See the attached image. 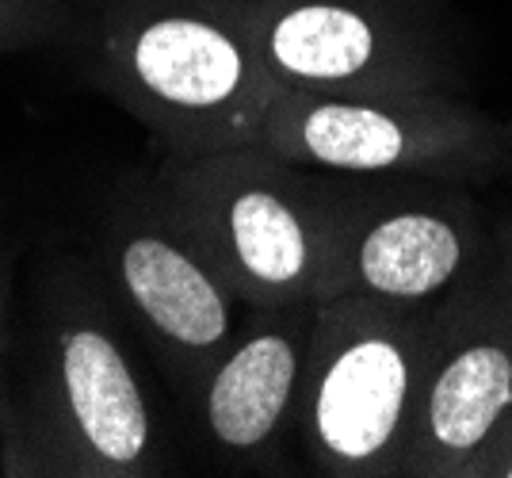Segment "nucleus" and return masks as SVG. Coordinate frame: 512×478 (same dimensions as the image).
<instances>
[{"mask_svg":"<svg viewBox=\"0 0 512 478\" xmlns=\"http://www.w3.org/2000/svg\"><path fill=\"white\" fill-rule=\"evenodd\" d=\"M512 421V287L490 261L436 303L402 478H467Z\"/></svg>","mask_w":512,"mask_h":478,"instance_id":"nucleus-9","label":"nucleus"},{"mask_svg":"<svg viewBox=\"0 0 512 478\" xmlns=\"http://www.w3.org/2000/svg\"><path fill=\"white\" fill-rule=\"evenodd\" d=\"M16 387L0 379V467L43 478L172 475L169 436L85 253L39 272Z\"/></svg>","mask_w":512,"mask_h":478,"instance_id":"nucleus-1","label":"nucleus"},{"mask_svg":"<svg viewBox=\"0 0 512 478\" xmlns=\"http://www.w3.org/2000/svg\"><path fill=\"white\" fill-rule=\"evenodd\" d=\"M432 306L321 299L299 402V448L329 478H402L425 379Z\"/></svg>","mask_w":512,"mask_h":478,"instance_id":"nucleus-4","label":"nucleus"},{"mask_svg":"<svg viewBox=\"0 0 512 478\" xmlns=\"http://www.w3.org/2000/svg\"><path fill=\"white\" fill-rule=\"evenodd\" d=\"M4 333H8V268L0 257V356H4Z\"/></svg>","mask_w":512,"mask_h":478,"instance_id":"nucleus-14","label":"nucleus"},{"mask_svg":"<svg viewBox=\"0 0 512 478\" xmlns=\"http://www.w3.org/2000/svg\"><path fill=\"white\" fill-rule=\"evenodd\" d=\"M467 478H512V421L493 436V444L474 459Z\"/></svg>","mask_w":512,"mask_h":478,"instance_id":"nucleus-12","label":"nucleus"},{"mask_svg":"<svg viewBox=\"0 0 512 478\" xmlns=\"http://www.w3.org/2000/svg\"><path fill=\"white\" fill-rule=\"evenodd\" d=\"M69 0H0V58L58 50L69 31Z\"/></svg>","mask_w":512,"mask_h":478,"instance_id":"nucleus-11","label":"nucleus"},{"mask_svg":"<svg viewBox=\"0 0 512 478\" xmlns=\"http://www.w3.org/2000/svg\"><path fill=\"white\" fill-rule=\"evenodd\" d=\"M58 54L169 157L256 146L279 81L241 0H69Z\"/></svg>","mask_w":512,"mask_h":478,"instance_id":"nucleus-2","label":"nucleus"},{"mask_svg":"<svg viewBox=\"0 0 512 478\" xmlns=\"http://www.w3.org/2000/svg\"><path fill=\"white\" fill-rule=\"evenodd\" d=\"M505 131H509V153H505V176H512V123H505Z\"/></svg>","mask_w":512,"mask_h":478,"instance_id":"nucleus-15","label":"nucleus"},{"mask_svg":"<svg viewBox=\"0 0 512 478\" xmlns=\"http://www.w3.org/2000/svg\"><path fill=\"white\" fill-rule=\"evenodd\" d=\"M337 295L432 306L493 253V215L467 184L344 176Z\"/></svg>","mask_w":512,"mask_h":478,"instance_id":"nucleus-8","label":"nucleus"},{"mask_svg":"<svg viewBox=\"0 0 512 478\" xmlns=\"http://www.w3.org/2000/svg\"><path fill=\"white\" fill-rule=\"evenodd\" d=\"M493 249H497V261H501L512 287V215L493 218Z\"/></svg>","mask_w":512,"mask_h":478,"instance_id":"nucleus-13","label":"nucleus"},{"mask_svg":"<svg viewBox=\"0 0 512 478\" xmlns=\"http://www.w3.org/2000/svg\"><path fill=\"white\" fill-rule=\"evenodd\" d=\"M318 303L245 306L192 406L203 444L222 467L276 471L295 436Z\"/></svg>","mask_w":512,"mask_h":478,"instance_id":"nucleus-10","label":"nucleus"},{"mask_svg":"<svg viewBox=\"0 0 512 478\" xmlns=\"http://www.w3.org/2000/svg\"><path fill=\"white\" fill-rule=\"evenodd\" d=\"M256 146L321 173L486 188L505 176L509 131L455 92L333 96L279 88Z\"/></svg>","mask_w":512,"mask_h":478,"instance_id":"nucleus-7","label":"nucleus"},{"mask_svg":"<svg viewBox=\"0 0 512 478\" xmlns=\"http://www.w3.org/2000/svg\"><path fill=\"white\" fill-rule=\"evenodd\" d=\"M241 16L279 88L463 96L470 85L467 35L440 0H241Z\"/></svg>","mask_w":512,"mask_h":478,"instance_id":"nucleus-6","label":"nucleus"},{"mask_svg":"<svg viewBox=\"0 0 512 478\" xmlns=\"http://www.w3.org/2000/svg\"><path fill=\"white\" fill-rule=\"evenodd\" d=\"M85 257L176 402L192 406L245 303L157 199L150 173L127 176L107 196L88 230Z\"/></svg>","mask_w":512,"mask_h":478,"instance_id":"nucleus-5","label":"nucleus"},{"mask_svg":"<svg viewBox=\"0 0 512 478\" xmlns=\"http://www.w3.org/2000/svg\"><path fill=\"white\" fill-rule=\"evenodd\" d=\"M157 199L245 306L321 303L337 295L341 173L237 146L169 157L146 169Z\"/></svg>","mask_w":512,"mask_h":478,"instance_id":"nucleus-3","label":"nucleus"}]
</instances>
